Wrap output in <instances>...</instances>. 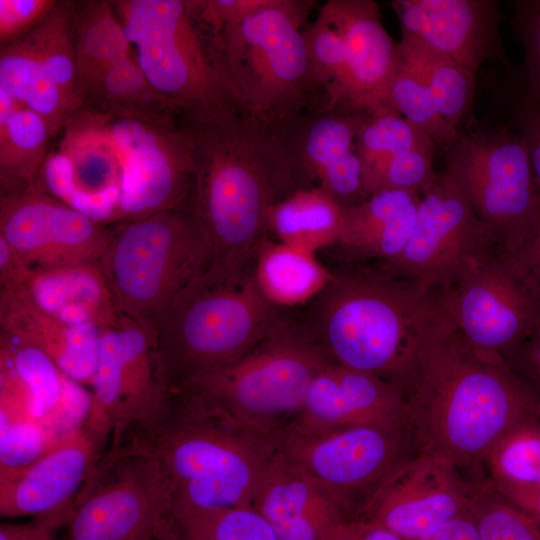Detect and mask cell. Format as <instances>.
Instances as JSON below:
<instances>
[{
	"instance_id": "18",
	"label": "cell",
	"mask_w": 540,
	"mask_h": 540,
	"mask_svg": "<svg viewBox=\"0 0 540 540\" xmlns=\"http://www.w3.org/2000/svg\"><path fill=\"white\" fill-rule=\"evenodd\" d=\"M343 42L342 74L324 109L372 113L393 110L387 89L401 56L371 0H329L319 10ZM396 112V111H395Z\"/></svg>"
},
{
	"instance_id": "53",
	"label": "cell",
	"mask_w": 540,
	"mask_h": 540,
	"mask_svg": "<svg viewBox=\"0 0 540 540\" xmlns=\"http://www.w3.org/2000/svg\"><path fill=\"white\" fill-rule=\"evenodd\" d=\"M417 540H483L470 515L451 520Z\"/></svg>"
},
{
	"instance_id": "44",
	"label": "cell",
	"mask_w": 540,
	"mask_h": 540,
	"mask_svg": "<svg viewBox=\"0 0 540 540\" xmlns=\"http://www.w3.org/2000/svg\"><path fill=\"white\" fill-rule=\"evenodd\" d=\"M278 0H205L191 1L192 11L209 34L224 26L245 20L272 7Z\"/></svg>"
},
{
	"instance_id": "36",
	"label": "cell",
	"mask_w": 540,
	"mask_h": 540,
	"mask_svg": "<svg viewBox=\"0 0 540 540\" xmlns=\"http://www.w3.org/2000/svg\"><path fill=\"white\" fill-rule=\"evenodd\" d=\"M178 540H278L251 506L170 515Z\"/></svg>"
},
{
	"instance_id": "31",
	"label": "cell",
	"mask_w": 540,
	"mask_h": 540,
	"mask_svg": "<svg viewBox=\"0 0 540 540\" xmlns=\"http://www.w3.org/2000/svg\"><path fill=\"white\" fill-rule=\"evenodd\" d=\"M0 90L40 115L57 138L75 111L26 42L20 38L1 46Z\"/></svg>"
},
{
	"instance_id": "30",
	"label": "cell",
	"mask_w": 540,
	"mask_h": 540,
	"mask_svg": "<svg viewBox=\"0 0 540 540\" xmlns=\"http://www.w3.org/2000/svg\"><path fill=\"white\" fill-rule=\"evenodd\" d=\"M344 209L319 187L299 190L271 208L267 235L275 241L316 254L336 242Z\"/></svg>"
},
{
	"instance_id": "15",
	"label": "cell",
	"mask_w": 540,
	"mask_h": 540,
	"mask_svg": "<svg viewBox=\"0 0 540 540\" xmlns=\"http://www.w3.org/2000/svg\"><path fill=\"white\" fill-rule=\"evenodd\" d=\"M0 191V238L33 270L100 262L115 224L94 221L35 181Z\"/></svg>"
},
{
	"instance_id": "14",
	"label": "cell",
	"mask_w": 540,
	"mask_h": 540,
	"mask_svg": "<svg viewBox=\"0 0 540 540\" xmlns=\"http://www.w3.org/2000/svg\"><path fill=\"white\" fill-rule=\"evenodd\" d=\"M495 244L490 228L477 218L455 185L439 174L421 194L406 246L397 257L377 267L444 291L473 259Z\"/></svg>"
},
{
	"instance_id": "27",
	"label": "cell",
	"mask_w": 540,
	"mask_h": 540,
	"mask_svg": "<svg viewBox=\"0 0 540 540\" xmlns=\"http://www.w3.org/2000/svg\"><path fill=\"white\" fill-rule=\"evenodd\" d=\"M24 287L40 307L70 324L102 330L122 317L99 262L33 270Z\"/></svg>"
},
{
	"instance_id": "25",
	"label": "cell",
	"mask_w": 540,
	"mask_h": 540,
	"mask_svg": "<svg viewBox=\"0 0 540 540\" xmlns=\"http://www.w3.org/2000/svg\"><path fill=\"white\" fill-rule=\"evenodd\" d=\"M0 332L45 353L74 381L91 386L101 330L67 323L40 307L24 286L0 290Z\"/></svg>"
},
{
	"instance_id": "49",
	"label": "cell",
	"mask_w": 540,
	"mask_h": 540,
	"mask_svg": "<svg viewBox=\"0 0 540 540\" xmlns=\"http://www.w3.org/2000/svg\"><path fill=\"white\" fill-rule=\"evenodd\" d=\"M33 269L3 239L0 238V290L25 286Z\"/></svg>"
},
{
	"instance_id": "24",
	"label": "cell",
	"mask_w": 540,
	"mask_h": 540,
	"mask_svg": "<svg viewBox=\"0 0 540 540\" xmlns=\"http://www.w3.org/2000/svg\"><path fill=\"white\" fill-rule=\"evenodd\" d=\"M101 450L84 428L62 437L24 471L0 483V515L37 517L76 502Z\"/></svg>"
},
{
	"instance_id": "19",
	"label": "cell",
	"mask_w": 540,
	"mask_h": 540,
	"mask_svg": "<svg viewBox=\"0 0 540 540\" xmlns=\"http://www.w3.org/2000/svg\"><path fill=\"white\" fill-rule=\"evenodd\" d=\"M402 39L477 74L487 61L507 64L494 0H396Z\"/></svg>"
},
{
	"instance_id": "17",
	"label": "cell",
	"mask_w": 540,
	"mask_h": 540,
	"mask_svg": "<svg viewBox=\"0 0 540 540\" xmlns=\"http://www.w3.org/2000/svg\"><path fill=\"white\" fill-rule=\"evenodd\" d=\"M402 430L355 426L313 436L282 435L278 448L307 473L342 498L369 495L405 458ZM354 517V516H353Z\"/></svg>"
},
{
	"instance_id": "40",
	"label": "cell",
	"mask_w": 540,
	"mask_h": 540,
	"mask_svg": "<svg viewBox=\"0 0 540 540\" xmlns=\"http://www.w3.org/2000/svg\"><path fill=\"white\" fill-rule=\"evenodd\" d=\"M470 516L483 540H540V525L508 501L490 480L477 486Z\"/></svg>"
},
{
	"instance_id": "39",
	"label": "cell",
	"mask_w": 540,
	"mask_h": 540,
	"mask_svg": "<svg viewBox=\"0 0 540 540\" xmlns=\"http://www.w3.org/2000/svg\"><path fill=\"white\" fill-rule=\"evenodd\" d=\"M436 147L430 137L393 110L367 113L356 137L362 172L398 153Z\"/></svg>"
},
{
	"instance_id": "8",
	"label": "cell",
	"mask_w": 540,
	"mask_h": 540,
	"mask_svg": "<svg viewBox=\"0 0 540 540\" xmlns=\"http://www.w3.org/2000/svg\"><path fill=\"white\" fill-rule=\"evenodd\" d=\"M211 256L207 232L186 205L115 224L99 263L118 313L154 331Z\"/></svg>"
},
{
	"instance_id": "22",
	"label": "cell",
	"mask_w": 540,
	"mask_h": 540,
	"mask_svg": "<svg viewBox=\"0 0 540 540\" xmlns=\"http://www.w3.org/2000/svg\"><path fill=\"white\" fill-rule=\"evenodd\" d=\"M366 114L319 108L280 118L290 149L308 182L344 208L368 197L356 151V137Z\"/></svg>"
},
{
	"instance_id": "52",
	"label": "cell",
	"mask_w": 540,
	"mask_h": 540,
	"mask_svg": "<svg viewBox=\"0 0 540 540\" xmlns=\"http://www.w3.org/2000/svg\"><path fill=\"white\" fill-rule=\"evenodd\" d=\"M495 488L513 505L540 525V488L490 480Z\"/></svg>"
},
{
	"instance_id": "3",
	"label": "cell",
	"mask_w": 540,
	"mask_h": 540,
	"mask_svg": "<svg viewBox=\"0 0 540 540\" xmlns=\"http://www.w3.org/2000/svg\"><path fill=\"white\" fill-rule=\"evenodd\" d=\"M405 433L416 452L477 469L516 423L539 413L533 388L455 327L427 342L404 394Z\"/></svg>"
},
{
	"instance_id": "5",
	"label": "cell",
	"mask_w": 540,
	"mask_h": 540,
	"mask_svg": "<svg viewBox=\"0 0 540 540\" xmlns=\"http://www.w3.org/2000/svg\"><path fill=\"white\" fill-rule=\"evenodd\" d=\"M287 317L285 308L261 292L254 267L242 272L208 267L171 301L154 328L170 388L238 360Z\"/></svg>"
},
{
	"instance_id": "34",
	"label": "cell",
	"mask_w": 540,
	"mask_h": 540,
	"mask_svg": "<svg viewBox=\"0 0 540 540\" xmlns=\"http://www.w3.org/2000/svg\"><path fill=\"white\" fill-rule=\"evenodd\" d=\"M398 49L402 60L427 85L442 117L458 130L472 110L476 74L403 39Z\"/></svg>"
},
{
	"instance_id": "11",
	"label": "cell",
	"mask_w": 540,
	"mask_h": 540,
	"mask_svg": "<svg viewBox=\"0 0 540 540\" xmlns=\"http://www.w3.org/2000/svg\"><path fill=\"white\" fill-rule=\"evenodd\" d=\"M443 292L467 343L507 362L540 324V292L498 244L473 259Z\"/></svg>"
},
{
	"instance_id": "55",
	"label": "cell",
	"mask_w": 540,
	"mask_h": 540,
	"mask_svg": "<svg viewBox=\"0 0 540 540\" xmlns=\"http://www.w3.org/2000/svg\"><path fill=\"white\" fill-rule=\"evenodd\" d=\"M539 416H540V408H539Z\"/></svg>"
},
{
	"instance_id": "20",
	"label": "cell",
	"mask_w": 540,
	"mask_h": 540,
	"mask_svg": "<svg viewBox=\"0 0 540 540\" xmlns=\"http://www.w3.org/2000/svg\"><path fill=\"white\" fill-rule=\"evenodd\" d=\"M91 393L45 353L0 332V406L62 438L83 428Z\"/></svg>"
},
{
	"instance_id": "42",
	"label": "cell",
	"mask_w": 540,
	"mask_h": 540,
	"mask_svg": "<svg viewBox=\"0 0 540 540\" xmlns=\"http://www.w3.org/2000/svg\"><path fill=\"white\" fill-rule=\"evenodd\" d=\"M435 150L414 149L393 155L362 172L367 196L384 190H404L420 195L437 179Z\"/></svg>"
},
{
	"instance_id": "12",
	"label": "cell",
	"mask_w": 540,
	"mask_h": 540,
	"mask_svg": "<svg viewBox=\"0 0 540 540\" xmlns=\"http://www.w3.org/2000/svg\"><path fill=\"white\" fill-rule=\"evenodd\" d=\"M170 485L153 459L126 456L94 467L61 540H152L172 525Z\"/></svg>"
},
{
	"instance_id": "26",
	"label": "cell",
	"mask_w": 540,
	"mask_h": 540,
	"mask_svg": "<svg viewBox=\"0 0 540 540\" xmlns=\"http://www.w3.org/2000/svg\"><path fill=\"white\" fill-rule=\"evenodd\" d=\"M421 195L404 190H384L344 209L336 242L331 246L346 263L397 257L413 232Z\"/></svg>"
},
{
	"instance_id": "16",
	"label": "cell",
	"mask_w": 540,
	"mask_h": 540,
	"mask_svg": "<svg viewBox=\"0 0 540 540\" xmlns=\"http://www.w3.org/2000/svg\"><path fill=\"white\" fill-rule=\"evenodd\" d=\"M451 462L416 452L404 458L365 499L356 518L373 521L403 540H417L470 515L476 490Z\"/></svg>"
},
{
	"instance_id": "7",
	"label": "cell",
	"mask_w": 540,
	"mask_h": 540,
	"mask_svg": "<svg viewBox=\"0 0 540 540\" xmlns=\"http://www.w3.org/2000/svg\"><path fill=\"white\" fill-rule=\"evenodd\" d=\"M110 2L137 64L182 123L248 113L216 65L208 34L195 17L191 1Z\"/></svg>"
},
{
	"instance_id": "23",
	"label": "cell",
	"mask_w": 540,
	"mask_h": 540,
	"mask_svg": "<svg viewBox=\"0 0 540 540\" xmlns=\"http://www.w3.org/2000/svg\"><path fill=\"white\" fill-rule=\"evenodd\" d=\"M251 506L278 540H328L353 518L347 503L278 448L255 490Z\"/></svg>"
},
{
	"instance_id": "13",
	"label": "cell",
	"mask_w": 540,
	"mask_h": 540,
	"mask_svg": "<svg viewBox=\"0 0 540 540\" xmlns=\"http://www.w3.org/2000/svg\"><path fill=\"white\" fill-rule=\"evenodd\" d=\"M171 390L154 331L121 317L114 326L101 330L83 428L103 449L113 434L160 407Z\"/></svg>"
},
{
	"instance_id": "33",
	"label": "cell",
	"mask_w": 540,
	"mask_h": 540,
	"mask_svg": "<svg viewBox=\"0 0 540 540\" xmlns=\"http://www.w3.org/2000/svg\"><path fill=\"white\" fill-rule=\"evenodd\" d=\"M77 74L81 90L132 54L129 40L110 1L70 2Z\"/></svg>"
},
{
	"instance_id": "47",
	"label": "cell",
	"mask_w": 540,
	"mask_h": 540,
	"mask_svg": "<svg viewBox=\"0 0 540 540\" xmlns=\"http://www.w3.org/2000/svg\"><path fill=\"white\" fill-rule=\"evenodd\" d=\"M510 124L526 145L533 173L540 187V104L529 102L521 96L512 113Z\"/></svg>"
},
{
	"instance_id": "50",
	"label": "cell",
	"mask_w": 540,
	"mask_h": 540,
	"mask_svg": "<svg viewBox=\"0 0 540 540\" xmlns=\"http://www.w3.org/2000/svg\"><path fill=\"white\" fill-rule=\"evenodd\" d=\"M328 540H403L379 524L364 518L341 522Z\"/></svg>"
},
{
	"instance_id": "29",
	"label": "cell",
	"mask_w": 540,
	"mask_h": 540,
	"mask_svg": "<svg viewBox=\"0 0 540 540\" xmlns=\"http://www.w3.org/2000/svg\"><path fill=\"white\" fill-rule=\"evenodd\" d=\"M254 276L264 296L286 309L310 302L329 281L331 270L316 254L268 237L257 251Z\"/></svg>"
},
{
	"instance_id": "41",
	"label": "cell",
	"mask_w": 540,
	"mask_h": 540,
	"mask_svg": "<svg viewBox=\"0 0 540 540\" xmlns=\"http://www.w3.org/2000/svg\"><path fill=\"white\" fill-rule=\"evenodd\" d=\"M0 414L1 483L28 468L61 438L28 417L5 411Z\"/></svg>"
},
{
	"instance_id": "46",
	"label": "cell",
	"mask_w": 540,
	"mask_h": 540,
	"mask_svg": "<svg viewBox=\"0 0 540 540\" xmlns=\"http://www.w3.org/2000/svg\"><path fill=\"white\" fill-rule=\"evenodd\" d=\"M75 502L26 523H2L0 540H56L74 513Z\"/></svg>"
},
{
	"instance_id": "37",
	"label": "cell",
	"mask_w": 540,
	"mask_h": 540,
	"mask_svg": "<svg viewBox=\"0 0 540 540\" xmlns=\"http://www.w3.org/2000/svg\"><path fill=\"white\" fill-rule=\"evenodd\" d=\"M486 465L492 481L540 488V416L525 417L496 443Z\"/></svg>"
},
{
	"instance_id": "38",
	"label": "cell",
	"mask_w": 540,
	"mask_h": 540,
	"mask_svg": "<svg viewBox=\"0 0 540 540\" xmlns=\"http://www.w3.org/2000/svg\"><path fill=\"white\" fill-rule=\"evenodd\" d=\"M387 104L430 137L436 146L447 147L459 135L440 114L423 79L401 61L387 89Z\"/></svg>"
},
{
	"instance_id": "10",
	"label": "cell",
	"mask_w": 540,
	"mask_h": 540,
	"mask_svg": "<svg viewBox=\"0 0 540 540\" xmlns=\"http://www.w3.org/2000/svg\"><path fill=\"white\" fill-rule=\"evenodd\" d=\"M444 175L497 243L513 254L540 213V187L516 129L509 123L492 131L459 132L446 147Z\"/></svg>"
},
{
	"instance_id": "51",
	"label": "cell",
	"mask_w": 540,
	"mask_h": 540,
	"mask_svg": "<svg viewBox=\"0 0 540 540\" xmlns=\"http://www.w3.org/2000/svg\"><path fill=\"white\" fill-rule=\"evenodd\" d=\"M512 369L521 371L533 384L540 387V324L508 361Z\"/></svg>"
},
{
	"instance_id": "48",
	"label": "cell",
	"mask_w": 540,
	"mask_h": 540,
	"mask_svg": "<svg viewBox=\"0 0 540 540\" xmlns=\"http://www.w3.org/2000/svg\"><path fill=\"white\" fill-rule=\"evenodd\" d=\"M511 255L540 292V213L522 242Z\"/></svg>"
},
{
	"instance_id": "43",
	"label": "cell",
	"mask_w": 540,
	"mask_h": 540,
	"mask_svg": "<svg viewBox=\"0 0 540 540\" xmlns=\"http://www.w3.org/2000/svg\"><path fill=\"white\" fill-rule=\"evenodd\" d=\"M511 5V25L522 44L527 71V89L522 97L540 104V0H515Z\"/></svg>"
},
{
	"instance_id": "1",
	"label": "cell",
	"mask_w": 540,
	"mask_h": 540,
	"mask_svg": "<svg viewBox=\"0 0 540 540\" xmlns=\"http://www.w3.org/2000/svg\"><path fill=\"white\" fill-rule=\"evenodd\" d=\"M182 124L190 133L194 168L187 205L209 237L208 267L248 270L268 238L271 208L313 186L279 118L243 113Z\"/></svg>"
},
{
	"instance_id": "32",
	"label": "cell",
	"mask_w": 540,
	"mask_h": 540,
	"mask_svg": "<svg viewBox=\"0 0 540 540\" xmlns=\"http://www.w3.org/2000/svg\"><path fill=\"white\" fill-rule=\"evenodd\" d=\"M54 140L46 121L0 90L1 190L36 180Z\"/></svg>"
},
{
	"instance_id": "4",
	"label": "cell",
	"mask_w": 540,
	"mask_h": 540,
	"mask_svg": "<svg viewBox=\"0 0 540 540\" xmlns=\"http://www.w3.org/2000/svg\"><path fill=\"white\" fill-rule=\"evenodd\" d=\"M302 321L337 364L406 392L422 347L455 327L444 292L361 263L332 267Z\"/></svg>"
},
{
	"instance_id": "54",
	"label": "cell",
	"mask_w": 540,
	"mask_h": 540,
	"mask_svg": "<svg viewBox=\"0 0 540 540\" xmlns=\"http://www.w3.org/2000/svg\"><path fill=\"white\" fill-rule=\"evenodd\" d=\"M152 540H178L173 525L155 536Z\"/></svg>"
},
{
	"instance_id": "2",
	"label": "cell",
	"mask_w": 540,
	"mask_h": 540,
	"mask_svg": "<svg viewBox=\"0 0 540 540\" xmlns=\"http://www.w3.org/2000/svg\"><path fill=\"white\" fill-rule=\"evenodd\" d=\"M277 441L235 420L190 386L111 437L98 464L144 456L161 467L170 515L251 505Z\"/></svg>"
},
{
	"instance_id": "6",
	"label": "cell",
	"mask_w": 540,
	"mask_h": 540,
	"mask_svg": "<svg viewBox=\"0 0 540 540\" xmlns=\"http://www.w3.org/2000/svg\"><path fill=\"white\" fill-rule=\"evenodd\" d=\"M312 1L278 0L208 34L213 58L249 114L282 118L323 107L301 29Z\"/></svg>"
},
{
	"instance_id": "28",
	"label": "cell",
	"mask_w": 540,
	"mask_h": 540,
	"mask_svg": "<svg viewBox=\"0 0 540 540\" xmlns=\"http://www.w3.org/2000/svg\"><path fill=\"white\" fill-rule=\"evenodd\" d=\"M81 107L156 125L181 122L171 103L147 79L133 54L116 63L82 90Z\"/></svg>"
},
{
	"instance_id": "45",
	"label": "cell",
	"mask_w": 540,
	"mask_h": 540,
	"mask_svg": "<svg viewBox=\"0 0 540 540\" xmlns=\"http://www.w3.org/2000/svg\"><path fill=\"white\" fill-rule=\"evenodd\" d=\"M54 0H0L1 46L34 29L56 6Z\"/></svg>"
},
{
	"instance_id": "9",
	"label": "cell",
	"mask_w": 540,
	"mask_h": 540,
	"mask_svg": "<svg viewBox=\"0 0 540 540\" xmlns=\"http://www.w3.org/2000/svg\"><path fill=\"white\" fill-rule=\"evenodd\" d=\"M333 362L302 322L287 317L238 360L183 386L278 441L301 411L315 377Z\"/></svg>"
},
{
	"instance_id": "21",
	"label": "cell",
	"mask_w": 540,
	"mask_h": 540,
	"mask_svg": "<svg viewBox=\"0 0 540 540\" xmlns=\"http://www.w3.org/2000/svg\"><path fill=\"white\" fill-rule=\"evenodd\" d=\"M355 426L405 432L404 393L381 378L333 362L315 377L301 411L282 435L313 436Z\"/></svg>"
},
{
	"instance_id": "35",
	"label": "cell",
	"mask_w": 540,
	"mask_h": 540,
	"mask_svg": "<svg viewBox=\"0 0 540 540\" xmlns=\"http://www.w3.org/2000/svg\"><path fill=\"white\" fill-rule=\"evenodd\" d=\"M22 39L50 73L74 110H78L82 106V97L70 1H58L55 8Z\"/></svg>"
}]
</instances>
